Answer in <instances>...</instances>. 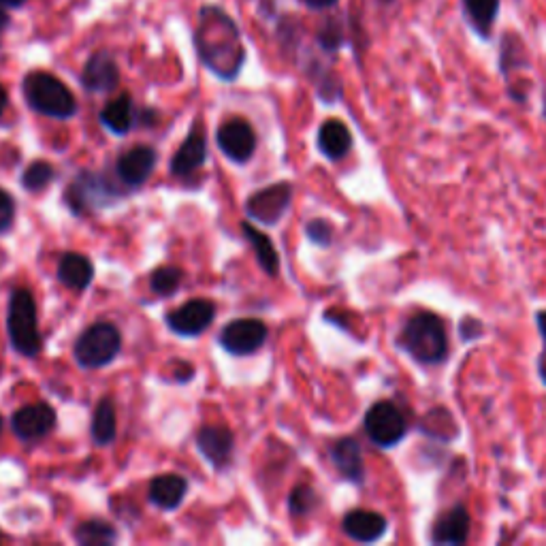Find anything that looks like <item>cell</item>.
<instances>
[{
	"label": "cell",
	"instance_id": "6da1fadb",
	"mask_svg": "<svg viewBox=\"0 0 546 546\" xmlns=\"http://www.w3.org/2000/svg\"><path fill=\"white\" fill-rule=\"evenodd\" d=\"M195 43L207 69L220 79H235L242 71L246 50L235 22L220 7H203L195 30Z\"/></svg>",
	"mask_w": 546,
	"mask_h": 546
},
{
	"label": "cell",
	"instance_id": "7a4b0ae2",
	"mask_svg": "<svg viewBox=\"0 0 546 546\" xmlns=\"http://www.w3.org/2000/svg\"><path fill=\"white\" fill-rule=\"evenodd\" d=\"M397 344L421 365H440L448 357L444 320L433 312H414L397 337Z\"/></svg>",
	"mask_w": 546,
	"mask_h": 546
},
{
	"label": "cell",
	"instance_id": "3957f363",
	"mask_svg": "<svg viewBox=\"0 0 546 546\" xmlns=\"http://www.w3.org/2000/svg\"><path fill=\"white\" fill-rule=\"evenodd\" d=\"M24 99L26 103L43 116L56 120H67L75 116L77 103L73 92L64 86L52 73L32 71L24 77Z\"/></svg>",
	"mask_w": 546,
	"mask_h": 546
},
{
	"label": "cell",
	"instance_id": "277c9868",
	"mask_svg": "<svg viewBox=\"0 0 546 546\" xmlns=\"http://www.w3.org/2000/svg\"><path fill=\"white\" fill-rule=\"evenodd\" d=\"M7 331L13 348L24 357H37L41 352V333L37 327V305L26 288L13 291L7 312Z\"/></svg>",
	"mask_w": 546,
	"mask_h": 546
},
{
	"label": "cell",
	"instance_id": "5b68a950",
	"mask_svg": "<svg viewBox=\"0 0 546 546\" xmlns=\"http://www.w3.org/2000/svg\"><path fill=\"white\" fill-rule=\"evenodd\" d=\"M120 331L109 323H96L86 329L75 344V359L82 367L96 369L114 361L120 352Z\"/></svg>",
	"mask_w": 546,
	"mask_h": 546
},
{
	"label": "cell",
	"instance_id": "8992f818",
	"mask_svg": "<svg viewBox=\"0 0 546 546\" xmlns=\"http://www.w3.org/2000/svg\"><path fill=\"white\" fill-rule=\"evenodd\" d=\"M363 427L369 442L380 448H393L406 438L408 419L393 401L382 399L367 410Z\"/></svg>",
	"mask_w": 546,
	"mask_h": 546
},
{
	"label": "cell",
	"instance_id": "52a82bcc",
	"mask_svg": "<svg viewBox=\"0 0 546 546\" xmlns=\"http://www.w3.org/2000/svg\"><path fill=\"white\" fill-rule=\"evenodd\" d=\"M267 340V327L263 320L239 318L229 323L220 333L222 348L235 357H246L259 350Z\"/></svg>",
	"mask_w": 546,
	"mask_h": 546
},
{
	"label": "cell",
	"instance_id": "ba28073f",
	"mask_svg": "<svg viewBox=\"0 0 546 546\" xmlns=\"http://www.w3.org/2000/svg\"><path fill=\"white\" fill-rule=\"evenodd\" d=\"M291 197H293L291 184L286 182L273 184L265 190L254 192V195L246 201V212L252 220L276 224L284 216L288 203H291Z\"/></svg>",
	"mask_w": 546,
	"mask_h": 546
},
{
	"label": "cell",
	"instance_id": "9c48e42d",
	"mask_svg": "<svg viewBox=\"0 0 546 546\" xmlns=\"http://www.w3.org/2000/svg\"><path fill=\"white\" fill-rule=\"evenodd\" d=\"M214 316H216V305L212 301L192 299L180 305L175 312L167 314V325L175 333L195 337L212 325Z\"/></svg>",
	"mask_w": 546,
	"mask_h": 546
},
{
	"label": "cell",
	"instance_id": "30bf717a",
	"mask_svg": "<svg viewBox=\"0 0 546 546\" xmlns=\"http://www.w3.org/2000/svg\"><path fill=\"white\" fill-rule=\"evenodd\" d=\"M218 146L235 163H246L256 150V135L246 120L233 118L218 128Z\"/></svg>",
	"mask_w": 546,
	"mask_h": 546
},
{
	"label": "cell",
	"instance_id": "8fae6325",
	"mask_svg": "<svg viewBox=\"0 0 546 546\" xmlns=\"http://www.w3.org/2000/svg\"><path fill=\"white\" fill-rule=\"evenodd\" d=\"M114 188H111L101 175L94 173H82L79 178L73 180V184L67 190V201L73 207V212H86L90 207H101L109 203Z\"/></svg>",
	"mask_w": 546,
	"mask_h": 546
},
{
	"label": "cell",
	"instance_id": "7c38bea8",
	"mask_svg": "<svg viewBox=\"0 0 546 546\" xmlns=\"http://www.w3.org/2000/svg\"><path fill=\"white\" fill-rule=\"evenodd\" d=\"M54 425H56V412L52 406H47V404L24 406L15 412L13 419H11V427L15 431V436L24 442H32V440H39V438L47 436Z\"/></svg>",
	"mask_w": 546,
	"mask_h": 546
},
{
	"label": "cell",
	"instance_id": "4fadbf2b",
	"mask_svg": "<svg viewBox=\"0 0 546 546\" xmlns=\"http://www.w3.org/2000/svg\"><path fill=\"white\" fill-rule=\"evenodd\" d=\"M470 512L463 504H455L438 517L431 529V544H465L470 538Z\"/></svg>",
	"mask_w": 546,
	"mask_h": 546
},
{
	"label": "cell",
	"instance_id": "5bb4252c",
	"mask_svg": "<svg viewBox=\"0 0 546 546\" xmlns=\"http://www.w3.org/2000/svg\"><path fill=\"white\" fill-rule=\"evenodd\" d=\"M342 529H344V534L355 542L372 544L387 534L389 521H387V517H382L380 512L357 508V510H350L348 515L344 517Z\"/></svg>",
	"mask_w": 546,
	"mask_h": 546
},
{
	"label": "cell",
	"instance_id": "9a60e30c",
	"mask_svg": "<svg viewBox=\"0 0 546 546\" xmlns=\"http://www.w3.org/2000/svg\"><path fill=\"white\" fill-rule=\"evenodd\" d=\"M82 84L88 92H111L120 84V71L116 58L109 52H96L86 62L82 73Z\"/></svg>",
	"mask_w": 546,
	"mask_h": 546
},
{
	"label": "cell",
	"instance_id": "2e32d148",
	"mask_svg": "<svg viewBox=\"0 0 546 546\" xmlns=\"http://www.w3.org/2000/svg\"><path fill=\"white\" fill-rule=\"evenodd\" d=\"M156 167V152L150 146H135L118 158V175L128 186L146 182Z\"/></svg>",
	"mask_w": 546,
	"mask_h": 546
},
{
	"label": "cell",
	"instance_id": "e0dca14e",
	"mask_svg": "<svg viewBox=\"0 0 546 546\" xmlns=\"http://www.w3.org/2000/svg\"><path fill=\"white\" fill-rule=\"evenodd\" d=\"M331 461L346 480L361 485L365 478V463L361 455V446L355 438H342L331 446Z\"/></svg>",
	"mask_w": 546,
	"mask_h": 546
},
{
	"label": "cell",
	"instance_id": "ac0fdd59",
	"mask_svg": "<svg viewBox=\"0 0 546 546\" xmlns=\"http://www.w3.org/2000/svg\"><path fill=\"white\" fill-rule=\"evenodd\" d=\"M197 446L212 465H224L233 453V433L227 427L207 425L197 433Z\"/></svg>",
	"mask_w": 546,
	"mask_h": 546
},
{
	"label": "cell",
	"instance_id": "d6986e66",
	"mask_svg": "<svg viewBox=\"0 0 546 546\" xmlns=\"http://www.w3.org/2000/svg\"><path fill=\"white\" fill-rule=\"evenodd\" d=\"M205 154H207V143H205V131L203 126H192L190 135L180 146V150L175 152L171 160V171L175 175H188L195 169H199L205 163Z\"/></svg>",
	"mask_w": 546,
	"mask_h": 546
},
{
	"label": "cell",
	"instance_id": "ffe728a7",
	"mask_svg": "<svg viewBox=\"0 0 546 546\" xmlns=\"http://www.w3.org/2000/svg\"><path fill=\"white\" fill-rule=\"evenodd\" d=\"M352 148V135L342 120H327L318 131V150L329 160L344 158Z\"/></svg>",
	"mask_w": 546,
	"mask_h": 546
},
{
	"label": "cell",
	"instance_id": "44dd1931",
	"mask_svg": "<svg viewBox=\"0 0 546 546\" xmlns=\"http://www.w3.org/2000/svg\"><path fill=\"white\" fill-rule=\"evenodd\" d=\"M94 278V267L86 259L84 254L77 252H67L58 263V280L73 288V291H84V288L90 286Z\"/></svg>",
	"mask_w": 546,
	"mask_h": 546
},
{
	"label": "cell",
	"instance_id": "7402d4cb",
	"mask_svg": "<svg viewBox=\"0 0 546 546\" xmlns=\"http://www.w3.org/2000/svg\"><path fill=\"white\" fill-rule=\"evenodd\" d=\"M186 489H188L186 478H182L178 474L156 476L150 483V500L158 508L173 510L182 504Z\"/></svg>",
	"mask_w": 546,
	"mask_h": 546
},
{
	"label": "cell",
	"instance_id": "603a6c76",
	"mask_svg": "<svg viewBox=\"0 0 546 546\" xmlns=\"http://www.w3.org/2000/svg\"><path fill=\"white\" fill-rule=\"evenodd\" d=\"M465 20L470 22L478 37L491 39L493 24L500 15V0H461Z\"/></svg>",
	"mask_w": 546,
	"mask_h": 546
},
{
	"label": "cell",
	"instance_id": "cb8c5ba5",
	"mask_svg": "<svg viewBox=\"0 0 546 546\" xmlns=\"http://www.w3.org/2000/svg\"><path fill=\"white\" fill-rule=\"evenodd\" d=\"M101 122L109 128L111 133L124 135L131 131V126L135 122V111H133V99L128 94H120L118 99L105 105L101 111Z\"/></svg>",
	"mask_w": 546,
	"mask_h": 546
},
{
	"label": "cell",
	"instance_id": "d4e9b609",
	"mask_svg": "<svg viewBox=\"0 0 546 546\" xmlns=\"http://www.w3.org/2000/svg\"><path fill=\"white\" fill-rule=\"evenodd\" d=\"M92 438L96 444L107 446L116 440V406L111 399H101L92 416Z\"/></svg>",
	"mask_w": 546,
	"mask_h": 546
},
{
	"label": "cell",
	"instance_id": "484cf974",
	"mask_svg": "<svg viewBox=\"0 0 546 546\" xmlns=\"http://www.w3.org/2000/svg\"><path fill=\"white\" fill-rule=\"evenodd\" d=\"M242 231H244L248 242L252 244V248L256 252V259H259L265 273H269V276H276L278 269H280V259H278L276 248H273V244H271V239L265 233H261L259 229H254L252 224H248V222L242 224Z\"/></svg>",
	"mask_w": 546,
	"mask_h": 546
},
{
	"label": "cell",
	"instance_id": "4316f807",
	"mask_svg": "<svg viewBox=\"0 0 546 546\" xmlns=\"http://www.w3.org/2000/svg\"><path fill=\"white\" fill-rule=\"evenodd\" d=\"M116 529L105 521L92 519L75 529V540L84 546H107L116 542Z\"/></svg>",
	"mask_w": 546,
	"mask_h": 546
},
{
	"label": "cell",
	"instance_id": "83f0119b",
	"mask_svg": "<svg viewBox=\"0 0 546 546\" xmlns=\"http://www.w3.org/2000/svg\"><path fill=\"white\" fill-rule=\"evenodd\" d=\"M182 278H184V271L180 267L165 265V267H158L152 273L150 286H152V291L158 293V295H171L175 288L180 286Z\"/></svg>",
	"mask_w": 546,
	"mask_h": 546
},
{
	"label": "cell",
	"instance_id": "f1b7e54d",
	"mask_svg": "<svg viewBox=\"0 0 546 546\" xmlns=\"http://www.w3.org/2000/svg\"><path fill=\"white\" fill-rule=\"evenodd\" d=\"M54 180V167L50 163H45V160H37V163H32L24 175H22V186L26 190H43L47 184Z\"/></svg>",
	"mask_w": 546,
	"mask_h": 546
},
{
	"label": "cell",
	"instance_id": "f546056e",
	"mask_svg": "<svg viewBox=\"0 0 546 546\" xmlns=\"http://www.w3.org/2000/svg\"><path fill=\"white\" fill-rule=\"evenodd\" d=\"M318 506V497H316V491L308 485H299L293 489L291 493V500H288V508H291V512L295 517H305L310 515V512Z\"/></svg>",
	"mask_w": 546,
	"mask_h": 546
},
{
	"label": "cell",
	"instance_id": "4dcf8cb0",
	"mask_svg": "<svg viewBox=\"0 0 546 546\" xmlns=\"http://www.w3.org/2000/svg\"><path fill=\"white\" fill-rule=\"evenodd\" d=\"M318 43L325 52H337L344 43V28L340 22L329 20L318 30Z\"/></svg>",
	"mask_w": 546,
	"mask_h": 546
},
{
	"label": "cell",
	"instance_id": "1f68e13d",
	"mask_svg": "<svg viewBox=\"0 0 546 546\" xmlns=\"http://www.w3.org/2000/svg\"><path fill=\"white\" fill-rule=\"evenodd\" d=\"M305 233H308V237L312 239L314 244L329 246L331 237H333V227L327 220H312L308 224V229H305Z\"/></svg>",
	"mask_w": 546,
	"mask_h": 546
},
{
	"label": "cell",
	"instance_id": "d6a6232c",
	"mask_svg": "<svg viewBox=\"0 0 546 546\" xmlns=\"http://www.w3.org/2000/svg\"><path fill=\"white\" fill-rule=\"evenodd\" d=\"M536 325H538V333H540V340H542V350L538 355V376L546 387V310H540L536 314Z\"/></svg>",
	"mask_w": 546,
	"mask_h": 546
},
{
	"label": "cell",
	"instance_id": "836d02e7",
	"mask_svg": "<svg viewBox=\"0 0 546 546\" xmlns=\"http://www.w3.org/2000/svg\"><path fill=\"white\" fill-rule=\"evenodd\" d=\"M13 216H15L13 199H11L9 192H5L3 188H0V233H5L11 227Z\"/></svg>",
	"mask_w": 546,
	"mask_h": 546
},
{
	"label": "cell",
	"instance_id": "e575fe53",
	"mask_svg": "<svg viewBox=\"0 0 546 546\" xmlns=\"http://www.w3.org/2000/svg\"><path fill=\"white\" fill-rule=\"evenodd\" d=\"M480 333H483V323H480V320H474V318L463 320V325H461L463 340H474V337H478Z\"/></svg>",
	"mask_w": 546,
	"mask_h": 546
},
{
	"label": "cell",
	"instance_id": "d590c367",
	"mask_svg": "<svg viewBox=\"0 0 546 546\" xmlns=\"http://www.w3.org/2000/svg\"><path fill=\"white\" fill-rule=\"evenodd\" d=\"M305 7H310L314 11H325V9H333L340 0H303Z\"/></svg>",
	"mask_w": 546,
	"mask_h": 546
},
{
	"label": "cell",
	"instance_id": "8d00e7d4",
	"mask_svg": "<svg viewBox=\"0 0 546 546\" xmlns=\"http://www.w3.org/2000/svg\"><path fill=\"white\" fill-rule=\"evenodd\" d=\"M24 3H28V0H0V7H3V9H18Z\"/></svg>",
	"mask_w": 546,
	"mask_h": 546
},
{
	"label": "cell",
	"instance_id": "74e56055",
	"mask_svg": "<svg viewBox=\"0 0 546 546\" xmlns=\"http://www.w3.org/2000/svg\"><path fill=\"white\" fill-rule=\"evenodd\" d=\"M7 103H9V96H7V90L0 86V116L5 114V109H7Z\"/></svg>",
	"mask_w": 546,
	"mask_h": 546
},
{
	"label": "cell",
	"instance_id": "f35d334b",
	"mask_svg": "<svg viewBox=\"0 0 546 546\" xmlns=\"http://www.w3.org/2000/svg\"><path fill=\"white\" fill-rule=\"evenodd\" d=\"M7 26H9V15L0 9V35H3V32L7 30Z\"/></svg>",
	"mask_w": 546,
	"mask_h": 546
},
{
	"label": "cell",
	"instance_id": "ab89813d",
	"mask_svg": "<svg viewBox=\"0 0 546 546\" xmlns=\"http://www.w3.org/2000/svg\"><path fill=\"white\" fill-rule=\"evenodd\" d=\"M378 3H380L382 7H389V5H393V3H395V0H378Z\"/></svg>",
	"mask_w": 546,
	"mask_h": 546
},
{
	"label": "cell",
	"instance_id": "60d3db41",
	"mask_svg": "<svg viewBox=\"0 0 546 546\" xmlns=\"http://www.w3.org/2000/svg\"><path fill=\"white\" fill-rule=\"evenodd\" d=\"M0 431H3V419H0Z\"/></svg>",
	"mask_w": 546,
	"mask_h": 546
},
{
	"label": "cell",
	"instance_id": "b9f144b4",
	"mask_svg": "<svg viewBox=\"0 0 546 546\" xmlns=\"http://www.w3.org/2000/svg\"><path fill=\"white\" fill-rule=\"evenodd\" d=\"M0 540H3V536H0Z\"/></svg>",
	"mask_w": 546,
	"mask_h": 546
}]
</instances>
